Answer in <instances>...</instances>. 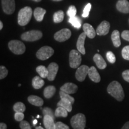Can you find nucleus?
<instances>
[{"label":"nucleus","instance_id":"nucleus-1","mask_svg":"<svg viewBox=\"0 0 129 129\" xmlns=\"http://www.w3.org/2000/svg\"><path fill=\"white\" fill-rule=\"evenodd\" d=\"M107 91L118 101H122L124 98L123 88L120 83L116 81L111 82L107 87Z\"/></svg>","mask_w":129,"mask_h":129},{"label":"nucleus","instance_id":"nucleus-2","mask_svg":"<svg viewBox=\"0 0 129 129\" xmlns=\"http://www.w3.org/2000/svg\"><path fill=\"white\" fill-rule=\"evenodd\" d=\"M32 15V9L29 7H25L19 12L18 23L20 26H25L31 19Z\"/></svg>","mask_w":129,"mask_h":129},{"label":"nucleus","instance_id":"nucleus-3","mask_svg":"<svg viewBox=\"0 0 129 129\" xmlns=\"http://www.w3.org/2000/svg\"><path fill=\"white\" fill-rule=\"evenodd\" d=\"M71 124L74 129H84L86 124V118L83 114H77L71 119Z\"/></svg>","mask_w":129,"mask_h":129},{"label":"nucleus","instance_id":"nucleus-4","mask_svg":"<svg viewBox=\"0 0 129 129\" xmlns=\"http://www.w3.org/2000/svg\"><path fill=\"white\" fill-rule=\"evenodd\" d=\"M80 52L76 50H72L69 53V65L72 68H77L81 63V56Z\"/></svg>","mask_w":129,"mask_h":129},{"label":"nucleus","instance_id":"nucleus-5","mask_svg":"<svg viewBox=\"0 0 129 129\" xmlns=\"http://www.w3.org/2000/svg\"><path fill=\"white\" fill-rule=\"evenodd\" d=\"M9 47L15 54H22L25 53L26 47L25 44L19 40H12L9 43Z\"/></svg>","mask_w":129,"mask_h":129},{"label":"nucleus","instance_id":"nucleus-6","mask_svg":"<svg viewBox=\"0 0 129 129\" xmlns=\"http://www.w3.org/2000/svg\"><path fill=\"white\" fill-rule=\"evenodd\" d=\"M43 37V33L38 30H32L26 32L21 35L22 40L26 41H35L41 39Z\"/></svg>","mask_w":129,"mask_h":129},{"label":"nucleus","instance_id":"nucleus-7","mask_svg":"<svg viewBox=\"0 0 129 129\" xmlns=\"http://www.w3.org/2000/svg\"><path fill=\"white\" fill-rule=\"evenodd\" d=\"M54 54V50L49 46H44L38 50L36 53V56L38 59L45 60L49 59Z\"/></svg>","mask_w":129,"mask_h":129},{"label":"nucleus","instance_id":"nucleus-8","mask_svg":"<svg viewBox=\"0 0 129 129\" xmlns=\"http://www.w3.org/2000/svg\"><path fill=\"white\" fill-rule=\"evenodd\" d=\"M4 12L7 14H12L15 11V0H1Z\"/></svg>","mask_w":129,"mask_h":129},{"label":"nucleus","instance_id":"nucleus-9","mask_svg":"<svg viewBox=\"0 0 129 129\" xmlns=\"http://www.w3.org/2000/svg\"><path fill=\"white\" fill-rule=\"evenodd\" d=\"M71 36V31L69 29H62L55 33L54 38L57 41L64 42L67 41Z\"/></svg>","mask_w":129,"mask_h":129},{"label":"nucleus","instance_id":"nucleus-10","mask_svg":"<svg viewBox=\"0 0 129 129\" xmlns=\"http://www.w3.org/2000/svg\"><path fill=\"white\" fill-rule=\"evenodd\" d=\"M89 69L90 68L87 65H82L79 67L75 73V78L77 80L80 82L83 81L88 73Z\"/></svg>","mask_w":129,"mask_h":129},{"label":"nucleus","instance_id":"nucleus-11","mask_svg":"<svg viewBox=\"0 0 129 129\" xmlns=\"http://www.w3.org/2000/svg\"><path fill=\"white\" fill-rule=\"evenodd\" d=\"M47 69L48 71L47 79L50 81H52L56 78L58 70H59V66L56 63L52 62L48 65Z\"/></svg>","mask_w":129,"mask_h":129},{"label":"nucleus","instance_id":"nucleus-12","mask_svg":"<svg viewBox=\"0 0 129 129\" xmlns=\"http://www.w3.org/2000/svg\"><path fill=\"white\" fill-rule=\"evenodd\" d=\"M110 29V23L108 21L104 20L98 26L96 29V34L98 35H106L108 34Z\"/></svg>","mask_w":129,"mask_h":129},{"label":"nucleus","instance_id":"nucleus-13","mask_svg":"<svg viewBox=\"0 0 129 129\" xmlns=\"http://www.w3.org/2000/svg\"><path fill=\"white\" fill-rule=\"evenodd\" d=\"M60 90L68 94H74L78 90V86L75 84L72 83H67L60 87Z\"/></svg>","mask_w":129,"mask_h":129},{"label":"nucleus","instance_id":"nucleus-14","mask_svg":"<svg viewBox=\"0 0 129 129\" xmlns=\"http://www.w3.org/2000/svg\"><path fill=\"white\" fill-rule=\"evenodd\" d=\"M118 11L122 13H129V2L127 0H119L116 5Z\"/></svg>","mask_w":129,"mask_h":129},{"label":"nucleus","instance_id":"nucleus-15","mask_svg":"<svg viewBox=\"0 0 129 129\" xmlns=\"http://www.w3.org/2000/svg\"><path fill=\"white\" fill-rule=\"evenodd\" d=\"M87 35L84 32L81 34L78 37L77 43V49H78V51H80L81 54H84V55L85 54V50L84 48V41Z\"/></svg>","mask_w":129,"mask_h":129},{"label":"nucleus","instance_id":"nucleus-16","mask_svg":"<svg viewBox=\"0 0 129 129\" xmlns=\"http://www.w3.org/2000/svg\"><path fill=\"white\" fill-rule=\"evenodd\" d=\"M88 75L90 80L94 83H98L101 81V76H100L99 74L98 73L96 68H95V67H91L90 68Z\"/></svg>","mask_w":129,"mask_h":129},{"label":"nucleus","instance_id":"nucleus-17","mask_svg":"<svg viewBox=\"0 0 129 129\" xmlns=\"http://www.w3.org/2000/svg\"><path fill=\"white\" fill-rule=\"evenodd\" d=\"M84 32L86 34L87 37L90 39H93L96 36V32L95 31L93 27L89 23H84L83 26Z\"/></svg>","mask_w":129,"mask_h":129},{"label":"nucleus","instance_id":"nucleus-18","mask_svg":"<svg viewBox=\"0 0 129 129\" xmlns=\"http://www.w3.org/2000/svg\"><path fill=\"white\" fill-rule=\"evenodd\" d=\"M93 60H94L95 63H96L97 67L100 69H105L106 66H107L104 58L99 54H95L94 57H93Z\"/></svg>","mask_w":129,"mask_h":129},{"label":"nucleus","instance_id":"nucleus-19","mask_svg":"<svg viewBox=\"0 0 129 129\" xmlns=\"http://www.w3.org/2000/svg\"><path fill=\"white\" fill-rule=\"evenodd\" d=\"M54 119L51 116L44 115L43 118V123L46 129H55L56 123H54Z\"/></svg>","mask_w":129,"mask_h":129},{"label":"nucleus","instance_id":"nucleus-20","mask_svg":"<svg viewBox=\"0 0 129 129\" xmlns=\"http://www.w3.org/2000/svg\"><path fill=\"white\" fill-rule=\"evenodd\" d=\"M28 101L30 104L36 106H41L44 104V101L40 97L35 96V95H30L28 98Z\"/></svg>","mask_w":129,"mask_h":129},{"label":"nucleus","instance_id":"nucleus-21","mask_svg":"<svg viewBox=\"0 0 129 129\" xmlns=\"http://www.w3.org/2000/svg\"><path fill=\"white\" fill-rule=\"evenodd\" d=\"M46 13V10L41 7H37L34 12V15L35 18L38 22H41L43 20Z\"/></svg>","mask_w":129,"mask_h":129},{"label":"nucleus","instance_id":"nucleus-22","mask_svg":"<svg viewBox=\"0 0 129 129\" xmlns=\"http://www.w3.org/2000/svg\"><path fill=\"white\" fill-rule=\"evenodd\" d=\"M111 39L113 44L115 47H119L121 46V40H120V32L118 30H115L112 32L111 35Z\"/></svg>","mask_w":129,"mask_h":129},{"label":"nucleus","instance_id":"nucleus-23","mask_svg":"<svg viewBox=\"0 0 129 129\" xmlns=\"http://www.w3.org/2000/svg\"><path fill=\"white\" fill-rule=\"evenodd\" d=\"M32 84L33 87L35 89H40L44 85V81L41 77L36 76L32 79Z\"/></svg>","mask_w":129,"mask_h":129},{"label":"nucleus","instance_id":"nucleus-24","mask_svg":"<svg viewBox=\"0 0 129 129\" xmlns=\"http://www.w3.org/2000/svg\"><path fill=\"white\" fill-rule=\"evenodd\" d=\"M56 93V88L53 85H49L44 90V96L47 99H50L54 96Z\"/></svg>","mask_w":129,"mask_h":129},{"label":"nucleus","instance_id":"nucleus-25","mask_svg":"<svg viewBox=\"0 0 129 129\" xmlns=\"http://www.w3.org/2000/svg\"><path fill=\"white\" fill-rule=\"evenodd\" d=\"M68 22L73 26L74 28L77 29H80L81 26V20L76 16L72 17H69Z\"/></svg>","mask_w":129,"mask_h":129},{"label":"nucleus","instance_id":"nucleus-26","mask_svg":"<svg viewBox=\"0 0 129 129\" xmlns=\"http://www.w3.org/2000/svg\"><path fill=\"white\" fill-rule=\"evenodd\" d=\"M36 71L41 78H47L48 74L47 68H46V67H44V66L40 65V66H38V67L37 68Z\"/></svg>","mask_w":129,"mask_h":129},{"label":"nucleus","instance_id":"nucleus-27","mask_svg":"<svg viewBox=\"0 0 129 129\" xmlns=\"http://www.w3.org/2000/svg\"><path fill=\"white\" fill-rule=\"evenodd\" d=\"M59 94H60V97L61 100L64 101L68 102H70L71 104H74V102H75V99L72 96H71L69 94H68V93L64 92V91L60 90V92H59Z\"/></svg>","mask_w":129,"mask_h":129},{"label":"nucleus","instance_id":"nucleus-28","mask_svg":"<svg viewBox=\"0 0 129 129\" xmlns=\"http://www.w3.org/2000/svg\"><path fill=\"white\" fill-rule=\"evenodd\" d=\"M56 117H64L66 118L68 116V111L62 106H57L54 112Z\"/></svg>","mask_w":129,"mask_h":129},{"label":"nucleus","instance_id":"nucleus-29","mask_svg":"<svg viewBox=\"0 0 129 129\" xmlns=\"http://www.w3.org/2000/svg\"><path fill=\"white\" fill-rule=\"evenodd\" d=\"M64 19V12L62 10L57 11L53 15V20L56 23L62 22Z\"/></svg>","mask_w":129,"mask_h":129},{"label":"nucleus","instance_id":"nucleus-30","mask_svg":"<svg viewBox=\"0 0 129 129\" xmlns=\"http://www.w3.org/2000/svg\"><path fill=\"white\" fill-rule=\"evenodd\" d=\"M72 104H71L70 102H68L62 101V100H60V101L57 104V106H62V107L64 108V109H67L68 112H71L72 109Z\"/></svg>","mask_w":129,"mask_h":129},{"label":"nucleus","instance_id":"nucleus-31","mask_svg":"<svg viewBox=\"0 0 129 129\" xmlns=\"http://www.w3.org/2000/svg\"><path fill=\"white\" fill-rule=\"evenodd\" d=\"M13 109L16 112H24L26 110V107L25 104L19 102L14 105Z\"/></svg>","mask_w":129,"mask_h":129},{"label":"nucleus","instance_id":"nucleus-32","mask_svg":"<svg viewBox=\"0 0 129 129\" xmlns=\"http://www.w3.org/2000/svg\"><path fill=\"white\" fill-rule=\"evenodd\" d=\"M77 14V9L75 6H71L69 7L68 10L67 11V15L69 17H74V16H76Z\"/></svg>","mask_w":129,"mask_h":129},{"label":"nucleus","instance_id":"nucleus-33","mask_svg":"<svg viewBox=\"0 0 129 129\" xmlns=\"http://www.w3.org/2000/svg\"><path fill=\"white\" fill-rule=\"evenodd\" d=\"M122 56L125 60H129V46H127L122 48Z\"/></svg>","mask_w":129,"mask_h":129},{"label":"nucleus","instance_id":"nucleus-34","mask_svg":"<svg viewBox=\"0 0 129 129\" xmlns=\"http://www.w3.org/2000/svg\"><path fill=\"white\" fill-rule=\"evenodd\" d=\"M106 58H107L108 62H110L111 63H114L116 61L115 56L112 51H108L106 53Z\"/></svg>","mask_w":129,"mask_h":129},{"label":"nucleus","instance_id":"nucleus-35","mask_svg":"<svg viewBox=\"0 0 129 129\" xmlns=\"http://www.w3.org/2000/svg\"><path fill=\"white\" fill-rule=\"evenodd\" d=\"M43 114L44 115H49L51 116V117H53L54 119L55 118V117H54L55 114H54L52 109L49 108H44L43 110Z\"/></svg>","mask_w":129,"mask_h":129},{"label":"nucleus","instance_id":"nucleus-36","mask_svg":"<svg viewBox=\"0 0 129 129\" xmlns=\"http://www.w3.org/2000/svg\"><path fill=\"white\" fill-rule=\"evenodd\" d=\"M8 75V70L4 66L0 67V79L2 80L6 78Z\"/></svg>","mask_w":129,"mask_h":129},{"label":"nucleus","instance_id":"nucleus-37","mask_svg":"<svg viewBox=\"0 0 129 129\" xmlns=\"http://www.w3.org/2000/svg\"><path fill=\"white\" fill-rule=\"evenodd\" d=\"M91 8V5L90 3H88L85 6V7L84 9L83 13L82 14V16L83 17H87L88 15H89V13L90 12V10Z\"/></svg>","mask_w":129,"mask_h":129},{"label":"nucleus","instance_id":"nucleus-38","mask_svg":"<svg viewBox=\"0 0 129 129\" xmlns=\"http://www.w3.org/2000/svg\"><path fill=\"white\" fill-rule=\"evenodd\" d=\"M20 127L21 129H32L29 123L26 121H22L20 123Z\"/></svg>","mask_w":129,"mask_h":129},{"label":"nucleus","instance_id":"nucleus-39","mask_svg":"<svg viewBox=\"0 0 129 129\" xmlns=\"http://www.w3.org/2000/svg\"><path fill=\"white\" fill-rule=\"evenodd\" d=\"M55 129H69V127L68 125L63 123L62 122H57L56 123Z\"/></svg>","mask_w":129,"mask_h":129},{"label":"nucleus","instance_id":"nucleus-40","mask_svg":"<svg viewBox=\"0 0 129 129\" xmlns=\"http://www.w3.org/2000/svg\"><path fill=\"white\" fill-rule=\"evenodd\" d=\"M14 118L17 121H22L24 118V114L23 112H16L14 114Z\"/></svg>","mask_w":129,"mask_h":129},{"label":"nucleus","instance_id":"nucleus-41","mask_svg":"<svg viewBox=\"0 0 129 129\" xmlns=\"http://www.w3.org/2000/svg\"><path fill=\"white\" fill-rule=\"evenodd\" d=\"M121 37L124 40H126L127 41H129V30H125L122 32Z\"/></svg>","mask_w":129,"mask_h":129},{"label":"nucleus","instance_id":"nucleus-42","mask_svg":"<svg viewBox=\"0 0 129 129\" xmlns=\"http://www.w3.org/2000/svg\"><path fill=\"white\" fill-rule=\"evenodd\" d=\"M122 76L125 81L129 83V69L125 70L122 73Z\"/></svg>","mask_w":129,"mask_h":129},{"label":"nucleus","instance_id":"nucleus-43","mask_svg":"<svg viewBox=\"0 0 129 129\" xmlns=\"http://www.w3.org/2000/svg\"><path fill=\"white\" fill-rule=\"evenodd\" d=\"M7 126L4 122H1L0 123V129H7Z\"/></svg>","mask_w":129,"mask_h":129},{"label":"nucleus","instance_id":"nucleus-44","mask_svg":"<svg viewBox=\"0 0 129 129\" xmlns=\"http://www.w3.org/2000/svg\"><path fill=\"white\" fill-rule=\"evenodd\" d=\"M121 129H129V121L125 122V124L123 125Z\"/></svg>","mask_w":129,"mask_h":129},{"label":"nucleus","instance_id":"nucleus-45","mask_svg":"<svg viewBox=\"0 0 129 129\" xmlns=\"http://www.w3.org/2000/svg\"><path fill=\"white\" fill-rule=\"evenodd\" d=\"M3 22H0V29H3Z\"/></svg>","mask_w":129,"mask_h":129},{"label":"nucleus","instance_id":"nucleus-46","mask_svg":"<svg viewBox=\"0 0 129 129\" xmlns=\"http://www.w3.org/2000/svg\"><path fill=\"white\" fill-rule=\"evenodd\" d=\"M37 122H38V121H37V120H34V121H33V125H36L37 123Z\"/></svg>","mask_w":129,"mask_h":129},{"label":"nucleus","instance_id":"nucleus-47","mask_svg":"<svg viewBox=\"0 0 129 129\" xmlns=\"http://www.w3.org/2000/svg\"><path fill=\"white\" fill-rule=\"evenodd\" d=\"M35 129H44V128H43L41 126H38L35 127Z\"/></svg>","mask_w":129,"mask_h":129},{"label":"nucleus","instance_id":"nucleus-48","mask_svg":"<svg viewBox=\"0 0 129 129\" xmlns=\"http://www.w3.org/2000/svg\"><path fill=\"white\" fill-rule=\"evenodd\" d=\"M32 1H36V2H40V1H41V0H32Z\"/></svg>","mask_w":129,"mask_h":129},{"label":"nucleus","instance_id":"nucleus-49","mask_svg":"<svg viewBox=\"0 0 129 129\" xmlns=\"http://www.w3.org/2000/svg\"><path fill=\"white\" fill-rule=\"evenodd\" d=\"M53 1H62V0H53Z\"/></svg>","mask_w":129,"mask_h":129},{"label":"nucleus","instance_id":"nucleus-50","mask_svg":"<svg viewBox=\"0 0 129 129\" xmlns=\"http://www.w3.org/2000/svg\"><path fill=\"white\" fill-rule=\"evenodd\" d=\"M37 118H40V115H38V116H37Z\"/></svg>","mask_w":129,"mask_h":129}]
</instances>
